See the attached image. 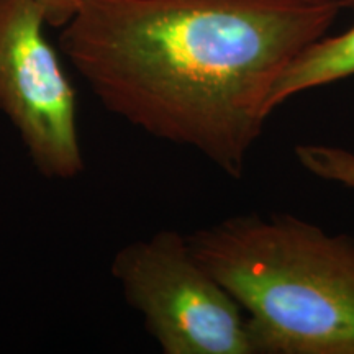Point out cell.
Listing matches in <instances>:
<instances>
[{
    "mask_svg": "<svg viewBox=\"0 0 354 354\" xmlns=\"http://www.w3.org/2000/svg\"><path fill=\"white\" fill-rule=\"evenodd\" d=\"M110 272L165 354H253L245 312L197 258L187 234L161 230L128 243Z\"/></svg>",
    "mask_w": 354,
    "mask_h": 354,
    "instance_id": "cell-3",
    "label": "cell"
},
{
    "mask_svg": "<svg viewBox=\"0 0 354 354\" xmlns=\"http://www.w3.org/2000/svg\"><path fill=\"white\" fill-rule=\"evenodd\" d=\"M187 240L245 312L253 354H354L351 234L251 212Z\"/></svg>",
    "mask_w": 354,
    "mask_h": 354,
    "instance_id": "cell-2",
    "label": "cell"
},
{
    "mask_svg": "<svg viewBox=\"0 0 354 354\" xmlns=\"http://www.w3.org/2000/svg\"><path fill=\"white\" fill-rule=\"evenodd\" d=\"M299 165L322 180L354 190V151L343 146L304 143L294 148Z\"/></svg>",
    "mask_w": 354,
    "mask_h": 354,
    "instance_id": "cell-6",
    "label": "cell"
},
{
    "mask_svg": "<svg viewBox=\"0 0 354 354\" xmlns=\"http://www.w3.org/2000/svg\"><path fill=\"white\" fill-rule=\"evenodd\" d=\"M43 8L46 24L56 28H63L76 15L82 0H35Z\"/></svg>",
    "mask_w": 354,
    "mask_h": 354,
    "instance_id": "cell-7",
    "label": "cell"
},
{
    "mask_svg": "<svg viewBox=\"0 0 354 354\" xmlns=\"http://www.w3.org/2000/svg\"><path fill=\"white\" fill-rule=\"evenodd\" d=\"M44 25L35 0H0V112L39 174L71 180L84 171L76 92Z\"/></svg>",
    "mask_w": 354,
    "mask_h": 354,
    "instance_id": "cell-4",
    "label": "cell"
},
{
    "mask_svg": "<svg viewBox=\"0 0 354 354\" xmlns=\"http://www.w3.org/2000/svg\"><path fill=\"white\" fill-rule=\"evenodd\" d=\"M343 0H82L59 46L109 112L245 172L268 97Z\"/></svg>",
    "mask_w": 354,
    "mask_h": 354,
    "instance_id": "cell-1",
    "label": "cell"
},
{
    "mask_svg": "<svg viewBox=\"0 0 354 354\" xmlns=\"http://www.w3.org/2000/svg\"><path fill=\"white\" fill-rule=\"evenodd\" d=\"M354 76V25L335 37L313 39L282 69L268 97V113L292 97Z\"/></svg>",
    "mask_w": 354,
    "mask_h": 354,
    "instance_id": "cell-5",
    "label": "cell"
},
{
    "mask_svg": "<svg viewBox=\"0 0 354 354\" xmlns=\"http://www.w3.org/2000/svg\"><path fill=\"white\" fill-rule=\"evenodd\" d=\"M344 10H351L354 13V0H343Z\"/></svg>",
    "mask_w": 354,
    "mask_h": 354,
    "instance_id": "cell-8",
    "label": "cell"
}]
</instances>
